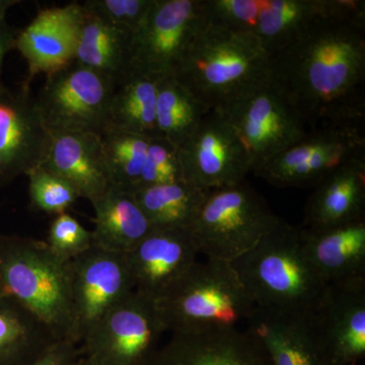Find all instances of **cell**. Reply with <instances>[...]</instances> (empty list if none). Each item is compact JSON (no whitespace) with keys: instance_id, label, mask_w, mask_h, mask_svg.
Segmentation results:
<instances>
[{"instance_id":"28","label":"cell","mask_w":365,"mask_h":365,"mask_svg":"<svg viewBox=\"0 0 365 365\" xmlns=\"http://www.w3.org/2000/svg\"><path fill=\"white\" fill-rule=\"evenodd\" d=\"M328 0H265L254 36L272 56L327 11Z\"/></svg>"},{"instance_id":"6","label":"cell","mask_w":365,"mask_h":365,"mask_svg":"<svg viewBox=\"0 0 365 365\" xmlns=\"http://www.w3.org/2000/svg\"><path fill=\"white\" fill-rule=\"evenodd\" d=\"M279 222L263 197L242 181L208 191L189 232L199 254L232 263Z\"/></svg>"},{"instance_id":"5","label":"cell","mask_w":365,"mask_h":365,"mask_svg":"<svg viewBox=\"0 0 365 365\" xmlns=\"http://www.w3.org/2000/svg\"><path fill=\"white\" fill-rule=\"evenodd\" d=\"M157 304L170 334L234 328L256 309L230 263L212 259L197 261Z\"/></svg>"},{"instance_id":"10","label":"cell","mask_w":365,"mask_h":365,"mask_svg":"<svg viewBox=\"0 0 365 365\" xmlns=\"http://www.w3.org/2000/svg\"><path fill=\"white\" fill-rule=\"evenodd\" d=\"M362 155L364 127L333 125L307 131L254 174L278 188L314 187L343 163Z\"/></svg>"},{"instance_id":"7","label":"cell","mask_w":365,"mask_h":365,"mask_svg":"<svg viewBox=\"0 0 365 365\" xmlns=\"http://www.w3.org/2000/svg\"><path fill=\"white\" fill-rule=\"evenodd\" d=\"M215 110L232 125L253 173L309 131L297 108L270 78Z\"/></svg>"},{"instance_id":"19","label":"cell","mask_w":365,"mask_h":365,"mask_svg":"<svg viewBox=\"0 0 365 365\" xmlns=\"http://www.w3.org/2000/svg\"><path fill=\"white\" fill-rule=\"evenodd\" d=\"M41 165L68 182L91 203L112 186L102 138L93 132L52 134Z\"/></svg>"},{"instance_id":"37","label":"cell","mask_w":365,"mask_h":365,"mask_svg":"<svg viewBox=\"0 0 365 365\" xmlns=\"http://www.w3.org/2000/svg\"><path fill=\"white\" fill-rule=\"evenodd\" d=\"M18 30L7 24L6 20L0 21V90L4 88L1 83L2 64L4 58L11 50L16 49Z\"/></svg>"},{"instance_id":"32","label":"cell","mask_w":365,"mask_h":365,"mask_svg":"<svg viewBox=\"0 0 365 365\" xmlns=\"http://www.w3.org/2000/svg\"><path fill=\"white\" fill-rule=\"evenodd\" d=\"M265 0H202L204 20L235 32L253 34Z\"/></svg>"},{"instance_id":"21","label":"cell","mask_w":365,"mask_h":365,"mask_svg":"<svg viewBox=\"0 0 365 365\" xmlns=\"http://www.w3.org/2000/svg\"><path fill=\"white\" fill-rule=\"evenodd\" d=\"M307 257L327 285L365 279V220L326 230L300 227Z\"/></svg>"},{"instance_id":"38","label":"cell","mask_w":365,"mask_h":365,"mask_svg":"<svg viewBox=\"0 0 365 365\" xmlns=\"http://www.w3.org/2000/svg\"><path fill=\"white\" fill-rule=\"evenodd\" d=\"M21 2L20 0H0V21L6 20L7 11Z\"/></svg>"},{"instance_id":"1","label":"cell","mask_w":365,"mask_h":365,"mask_svg":"<svg viewBox=\"0 0 365 365\" xmlns=\"http://www.w3.org/2000/svg\"><path fill=\"white\" fill-rule=\"evenodd\" d=\"M269 76L309 130L364 127L365 1L328 0L325 14L270 56Z\"/></svg>"},{"instance_id":"12","label":"cell","mask_w":365,"mask_h":365,"mask_svg":"<svg viewBox=\"0 0 365 365\" xmlns=\"http://www.w3.org/2000/svg\"><path fill=\"white\" fill-rule=\"evenodd\" d=\"M71 329L68 340L81 345L113 307L134 292L126 254L93 244L71 260Z\"/></svg>"},{"instance_id":"33","label":"cell","mask_w":365,"mask_h":365,"mask_svg":"<svg viewBox=\"0 0 365 365\" xmlns=\"http://www.w3.org/2000/svg\"><path fill=\"white\" fill-rule=\"evenodd\" d=\"M180 181L182 176L179 148L162 137L151 138L137 190Z\"/></svg>"},{"instance_id":"25","label":"cell","mask_w":365,"mask_h":365,"mask_svg":"<svg viewBox=\"0 0 365 365\" xmlns=\"http://www.w3.org/2000/svg\"><path fill=\"white\" fill-rule=\"evenodd\" d=\"M59 341L0 288V365H31Z\"/></svg>"},{"instance_id":"2","label":"cell","mask_w":365,"mask_h":365,"mask_svg":"<svg viewBox=\"0 0 365 365\" xmlns=\"http://www.w3.org/2000/svg\"><path fill=\"white\" fill-rule=\"evenodd\" d=\"M256 307L312 316L328 285L307 257L300 227L280 222L230 263Z\"/></svg>"},{"instance_id":"36","label":"cell","mask_w":365,"mask_h":365,"mask_svg":"<svg viewBox=\"0 0 365 365\" xmlns=\"http://www.w3.org/2000/svg\"><path fill=\"white\" fill-rule=\"evenodd\" d=\"M79 355V345L71 340H59L37 361L31 365H72Z\"/></svg>"},{"instance_id":"11","label":"cell","mask_w":365,"mask_h":365,"mask_svg":"<svg viewBox=\"0 0 365 365\" xmlns=\"http://www.w3.org/2000/svg\"><path fill=\"white\" fill-rule=\"evenodd\" d=\"M203 21L202 0H155L132 34L130 71L172 76Z\"/></svg>"},{"instance_id":"4","label":"cell","mask_w":365,"mask_h":365,"mask_svg":"<svg viewBox=\"0 0 365 365\" xmlns=\"http://www.w3.org/2000/svg\"><path fill=\"white\" fill-rule=\"evenodd\" d=\"M71 262L45 241L0 235V288L58 340H68L71 329Z\"/></svg>"},{"instance_id":"29","label":"cell","mask_w":365,"mask_h":365,"mask_svg":"<svg viewBox=\"0 0 365 365\" xmlns=\"http://www.w3.org/2000/svg\"><path fill=\"white\" fill-rule=\"evenodd\" d=\"M210 111L174 76L160 79L155 111L158 137L179 148Z\"/></svg>"},{"instance_id":"3","label":"cell","mask_w":365,"mask_h":365,"mask_svg":"<svg viewBox=\"0 0 365 365\" xmlns=\"http://www.w3.org/2000/svg\"><path fill=\"white\" fill-rule=\"evenodd\" d=\"M270 56L250 33L204 20L175 71V78L210 110L267 81Z\"/></svg>"},{"instance_id":"17","label":"cell","mask_w":365,"mask_h":365,"mask_svg":"<svg viewBox=\"0 0 365 365\" xmlns=\"http://www.w3.org/2000/svg\"><path fill=\"white\" fill-rule=\"evenodd\" d=\"M127 255L134 290L158 300L198 261L189 230L153 228Z\"/></svg>"},{"instance_id":"9","label":"cell","mask_w":365,"mask_h":365,"mask_svg":"<svg viewBox=\"0 0 365 365\" xmlns=\"http://www.w3.org/2000/svg\"><path fill=\"white\" fill-rule=\"evenodd\" d=\"M165 333L157 300L132 292L83 339L81 354L101 365H143Z\"/></svg>"},{"instance_id":"26","label":"cell","mask_w":365,"mask_h":365,"mask_svg":"<svg viewBox=\"0 0 365 365\" xmlns=\"http://www.w3.org/2000/svg\"><path fill=\"white\" fill-rule=\"evenodd\" d=\"M160 79L130 71L117 83L110 101L107 129L158 137L155 111Z\"/></svg>"},{"instance_id":"30","label":"cell","mask_w":365,"mask_h":365,"mask_svg":"<svg viewBox=\"0 0 365 365\" xmlns=\"http://www.w3.org/2000/svg\"><path fill=\"white\" fill-rule=\"evenodd\" d=\"M101 138L112 186L133 193L140 184L151 138L114 129H106Z\"/></svg>"},{"instance_id":"23","label":"cell","mask_w":365,"mask_h":365,"mask_svg":"<svg viewBox=\"0 0 365 365\" xmlns=\"http://www.w3.org/2000/svg\"><path fill=\"white\" fill-rule=\"evenodd\" d=\"M81 6L74 61L116 85L131 71L132 34L105 23Z\"/></svg>"},{"instance_id":"20","label":"cell","mask_w":365,"mask_h":365,"mask_svg":"<svg viewBox=\"0 0 365 365\" xmlns=\"http://www.w3.org/2000/svg\"><path fill=\"white\" fill-rule=\"evenodd\" d=\"M365 155L343 163L314 187L304 228L326 230L364 220Z\"/></svg>"},{"instance_id":"34","label":"cell","mask_w":365,"mask_h":365,"mask_svg":"<svg viewBox=\"0 0 365 365\" xmlns=\"http://www.w3.org/2000/svg\"><path fill=\"white\" fill-rule=\"evenodd\" d=\"M45 242L55 254L66 261L85 253L93 244L91 230L68 212L55 215Z\"/></svg>"},{"instance_id":"15","label":"cell","mask_w":365,"mask_h":365,"mask_svg":"<svg viewBox=\"0 0 365 365\" xmlns=\"http://www.w3.org/2000/svg\"><path fill=\"white\" fill-rule=\"evenodd\" d=\"M51 133L43 121L30 83L0 90V187L43 163Z\"/></svg>"},{"instance_id":"13","label":"cell","mask_w":365,"mask_h":365,"mask_svg":"<svg viewBox=\"0 0 365 365\" xmlns=\"http://www.w3.org/2000/svg\"><path fill=\"white\" fill-rule=\"evenodd\" d=\"M179 158L182 181L206 192L245 181L252 172L241 140L217 110L180 146Z\"/></svg>"},{"instance_id":"14","label":"cell","mask_w":365,"mask_h":365,"mask_svg":"<svg viewBox=\"0 0 365 365\" xmlns=\"http://www.w3.org/2000/svg\"><path fill=\"white\" fill-rule=\"evenodd\" d=\"M311 319L326 365L364 359L365 279L328 285Z\"/></svg>"},{"instance_id":"35","label":"cell","mask_w":365,"mask_h":365,"mask_svg":"<svg viewBox=\"0 0 365 365\" xmlns=\"http://www.w3.org/2000/svg\"><path fill=\"white\" fill-rule=\"evenodd\" d=\"M155 0H86L83 6L100 20L133 34L141 25Z\"/></svg>"},{"instance_id":"18","label":"cell","mask_w":365,"mask_h":365,"mask_svg":"<svg viewBox=\"0 0 365 365\" xmlns=\"http://www.w3.org/2000/svg\"><path fill=\"white\" fill-rule=\"evenodd\" d=\"M81 6L78 2L40 11L16 36V49L28 64L30 83L74 61Z\"/></svg>"},{"instance_id":"24","label":"cell","mask_w":365,"mask_h":365,"mask_svg":"<svg viewBox=\"0 0 365 365\" xmlns=\"http://www.w3.org/2000/svg\"><path fill=\"white\" fill-rule=\"evenodd\" d=\"M93 242L113 253L128 254L153 230L132 193L111 186L91 202Z\"/></svg>"},{"instance_id":"16","label":"cell","mask_w":365,"mask_h":365,"mask_svg":"<svg viewBox=\"0 0 365 365\" xmlns=\"http://www.w3.org/2000/svg\"><path fill=\"white\" fill-rule=\"evenodd\" d=\"M143 365H272L248 329L215 328L170 334Z\"/></svg>"},{"instance_id":"39","label":"cell","mask_w":365,"mask_h":365,"mask_svg":"<svg viewBox=\"0 0 365 365\" xmlns=\"http://www.w3.org/2000/svg\"><path fill=\"white\" fill-rule=\"evenodd\" d=\"M72 365H101L100 364H98L96 360H93V359H91V357L86 356V355L81 354L79 355V357L78 359L76 360V361L73 362V364Z\"/></svg>"},{"instance_id":"8","label":"cell","mask_w":365,"mask_h":365,"mask_svg":"<svg viewBox=\"0 0 365 365\" xmlns=\"http://www.w3.org/2000/svg\"><path fill=\"white\" fill-rule=\"evenodd\" d=\"M115 83L76 61L46 76L35 97L41 117L52 134L107 129Z\"/></svg>"},{"instance_id":"27","label":"cell","mask_w":365,"mask_h":365,"mask_svg":"<svg viewBox=\"0 0 365 365\" xmlns=\"http://www.w3.org/2000/svg\"><path fill=\"white\" fill-rule=\"evenodd\" d=\"M207 192L180 181L145 187L132 195L153 228L189 230Z\"/></svg>"},{"instance_id":"31","label":"cell","mask_w":365,"mask_h":365,"mask_svg":"<svg viewBox=\"0 0 365 365\" xmlns=\"http://www.w3.org/2000/svg\"><path fill=\"white\" fill-rule=\"evenodd\" d=\"M26 176L29 180L31 206L35 210L48 215H61L81 198L68 182L41 165L29 170Z\"/></svg>"},{"instance_id":"22","label":"cell","mask_w":365,"mask_h":365,"mask_svg":"<svg viewBox=\"0 0 365 365\" xmlns=\"http://www.w3.org/2000/svg\"><path fill=\"white\" fill-rule=\"evenodd\" d=\"M311 318L256 307L247 329L260 341L272 365H326Z\"/></svg>"}]
</instances>
